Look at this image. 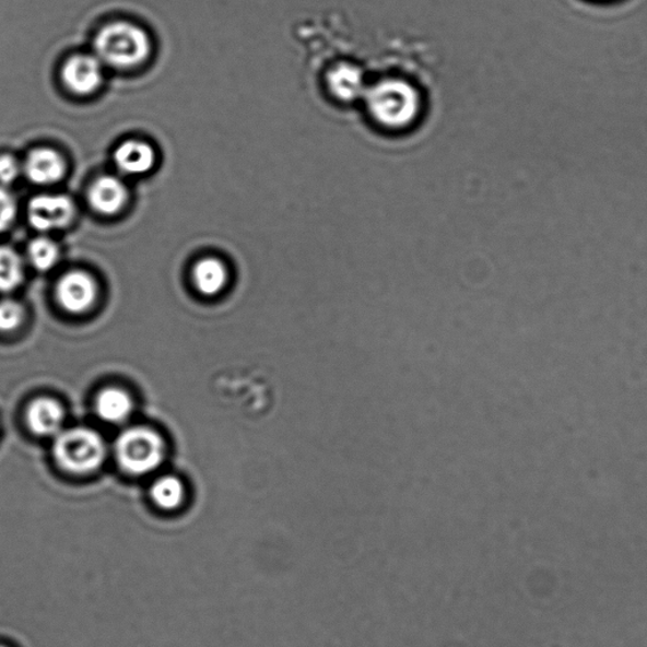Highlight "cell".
<instances>
[{"label":"cell","mask_w":647,"mask_h":647,"mask_svg":"<svg viewBox=\"0 0 647 647\" xmlns=\"http://www.w3.org/2000/svg\"><path fill=\"white\" fill-rule=\"evenodd\" d=\"M328 84L331 93L344 102H352L366 93L362 72L350 63L339 64L330 71Z\"/></svg>","instance_id":"7c38bea8"},{"label":"cell","mask_w":647,"mask_h":647,"mask_svg":"<svg viewBox=\"0 0 647 647\" xmlns=\"http://www.w3.org/2000/svg\"><path fill=\"white\" fill-rule=\"evenodd\" d=\"M54 456L64 471L85 474L98 469L105 458L102 436L91 428L77 427L59 433L54 444Z\"/></svg>","instance_id":"3957f363"},{"label":"cell","mask_w":647,"mask_h":647,"mask_svg":"<svg viewBox=\"0 0 647 647\" xmlns=\"http://www.w3.org/2000/svg\"><path fill=\"white\" fill-rule=\"evenodd\" d=\"M151 498L162 511L173 513L180 508L185 499V487L176 477L166 475L153 483Z\"/></svg>","instance_id":"9a60e30c"},{"label":"cell","mask_w":647,"mask_h":647,"mask_svg":"<svg viewBox=\"0 0 647 647\" xmlns=\"http://www.w3.org/2000/svg\"><path fill=\"white\" fill-rule=\"evenodd\" d=\"M75 207L68 197L40 196L30 202L28 217L34 228L48 232L63 228L74 217Z\"/></svg>","instance_id":"5b68a950"},{"label":"cell","mask_w":647,"mask_h":647,"mask_svg":"<svg viewBox=\"0 0 647 647\" xmlns=\"http://www.w3.org/2000/svg\"><path fill=\"white\" fill-rule=\"evenodd\" d=\"M24 319L23 307L13 301L0 302V333H10L21 327Z\"/></svg>","instance_id":"ac0fdd59"},{"label":"cell","mask_w":647,"mask_h":647,"mask_svg":"<svg viewBox=\"0 0 647 647\" xmlns=\"http://www.w3.org/2000/svg\"><path fill=\"white\" fill-rule=\"evenodd\" d=\"M95 297V282L84 272H70L59 282V303L69 313L80 314L91 309Z\"/></svg>","instance_id":"52a82bcc"},{"label":"cell","mask_w":647,"mask_h":647,"mask_svg":"<svg viewBox=\"0 0 647 647\" xmlns=\"http://www.w3.org/2000/svg\"><path fill=\"white\" fill-rule=\"evenodd\" d=\"M28 179L37 185H51L62 179L67 166L58 152L39 149L31 153L26 162Z\"/></svg>","instance_id":"9c48e42d"},{"label":"cell","mask_w":647,"mask_h":647,"mask_svg":"<svg viewBox=\"0 0 647 647\" xmlns=\"http://www.w3.org/2000/svg\"><path fill=\"white\" fill-rule=\"evenodd\" d=\"M0 647H10V646H5V645H0Z\"/></svg>","instance_id":"44dd1931"},{"label":"cell","mask_w":647,"mask_h":647,"mask_svg":"<svg viewBox=\"0 0 647 647\" xmlns=\"http://www.w3.org/2000/svg\"><path fill=\"white\" fill-rule=\"evenodd\" d=\"M193 280H196L201 294L214 296L220 294L226 285L228 273H226L225 266L221 261L215 260V258H207V260H202L196 266Z\"/></svg>","instance_id":"5bb4252c"},{"label":"cell","mask_w":647,"mask_h":647,"mask_svg":"<svg viewBox=\"0 0 647 647\" xmlns=\"http://www.w3.org/2000/svg\"><path fill=\"white\" fill-rule=\"evenodd\" d=\"M63 409L52 399H37L27 410V424L40 436L58 435L63 424Z\"/></svg>","instance_id":"30bf717a"},{"label":"cell","mask_w":647,"mask_h":647,"mask_svg":"<svg viewBox=\"0 0 647 647\" xmlns=\"http://www.w3.org/2000/svg\"><path fill=\"white\" fill-rule=\"evenodd\" d=\"M133 411V401L119 388H107L98 396L96 412L107 423L118 424L125 422Z\"/></svg>","instance_id":"4fadbf2b"},{"label":"cell","mask_w":647,"mask_h":647,"mask_svg":"<svg viewBox=\"0 0 647 647\" xmlns=\"http://www.w3.org/2000/svg\"><path fill=\"white\" fill-rule=\"evenodd\" d=\"M116 451L118 462L126 472L143 475L160 467L165 457V444L150 428L132 427L119 436Z\"/></svg>","instance_id":"277c9868"},{"label":"cell","mask_w":647,"mask_h":647,"mask_svg":"<svg viewBox=\"0 0 647 647\" xmlns=\"http://www.w3.org/2000/svg\"><path fill=\"white\" fill-rule=\"evenodd\" d=\"M23 280L21 257L10 247L0 246V293H11Z\"/></svg>","instance_id":"2e32d148"},{"label":"cell","mask_w":647,"mask_h":647,"mask_svg":"<svg viewBox=\"0 0 647 647\" xmlns=\"http://www.w3.org/2000/svg\"><path fill=\"white\" fill-rule=\"evenodd\" d=\"M28 256L38 271H48L59 260V248L50 239L38 238L31 243Z\"/></svg>","instance_id":"e0dca14e"},{"label":"cell","mask_w":647,"mask_h":647,"mask_svg":"<svg viewBox=\"0 0 647 647\" xmlns=\"http://www.w3.org/2000/svg\"><path fill=\"white\" fill-rule=\"evenodd\" d=\"M115 160L121 172L129 175H141L150 172L155 165L156 156L155 151L148 143L128 141L119 145Z\"/></svg>","instance_id":"8fae6325"},{"label":"cell","mask_w":647,"mask_h":647,"mask_svg":"<svg viewBox=\"0 0 647 647\" xmlns=\"http://www.w3.org/2000/svg\"><path fill=\"white\" fill-rule=\"evenodd\" d=\"M17 214V204L10 191L0 186V233L10 228Z\"/></svg>","instance_id":"d6986e66"},{"label":"cell","mask_w":647,"mask_h":647,"mask_svg":"<svg viewBox=\"0 0 647 647\" xmlns=\"http://www.w3.org/2000/svg\"><path fill=\"white\" fill-rule=\"evenodd\" d=\"M21 167L14 157L10 155L0 156V185L5 186L13 184L19 179Z\"/></svg>","instance_id":"ffe728a7"},{"label":"cell","mask_w":647,"mask_h":647,"mask_svg":"<svg viewBox=\"0 0 647 647\" xmlns=\"http://www.w3.org/2000/svg\"><path fill=\"white\" fill-rule=\"evenodd\" d=\"M95 50L110 67L132 68L148 59L150 40L143 30L131 23H111L96 36Z\"/></svg>","instance_id":"7a4b0ae2"},{"label":"cell","mask_w":647,"mask_h":647,"mask_svg":"<svg viewBox=\"0 0 647 647\" xmlns=\"http://www.w3.org/2000/svg\"><path fill=\"white\" fill-rule=\"evenodd\" d=\"M62 79L72 93L92 94L103 80L101 61L91 55H78L71 58L62 69Z\"/></svg>","instance_id":"8992f818"},{"label":"cell","mask_w":647,"mask_h":647,"mask_svg":"<svg viewBox=\"0 0 647 647\" xmlns=\"http://www.w3.org/2000/svg\"><path fill=\"white\" fill-rule=\"evenodd\" d=\"M368 115L379 127L400 131L419 119L422 98L417 89L402 79H384L363 95Z\"/></svg>","instance_id":"6da1fadb"},{"label":"cell","mask_w":647,"mask_h":647,"mask_svg":"<svg viewBox=\"0 0 647 647\" xmlns=\"http://www.w3.org/2000/svg\"><path fill=\"white\" fill-rule=\"evenodd\" d=\"M128 192L123 183L115 176H103L96 180L89 191V200L104 215H113L125 207Z\"/></svg>","instance_id":"ba28073f"}]
</instances>
